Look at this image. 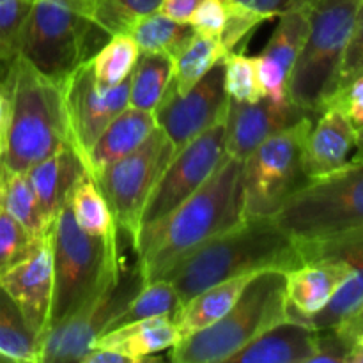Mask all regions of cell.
<instances>
[{
  "instance_id": "obj_52",
  "label": "cell",
  "mask_w": 363,
  "mask_h": 363,
  "mask_svg": "<svg viewBox=\"0 0 363 363\" xmlns=\"http://www.w3.org/2000/svg\"><path fill=\"white\" fill-rule=\"evenodd\" d=\"M0 362H6V360H4V358H0Z\"/></svg>"
},
{
  "instance_id": "obj_29",
  "label": "cell",
  "mask_w": 363,
  "mask_h": 363,
  "mask_svg": "<svg viewBox=\"0 0 363 363\" xmlns=\"http://www.w3.org/2000/svg\"><path fill=\"white\" fill-rule=\"evenodd\" d=\"M69 206L74 220L85 233L99 238L117 236V225L108 201L94 177L89 176L87 172L77 181L71 190Z\"/></svg>"
},
{
  "instance_id": "obj_11",
  "label": "cell",
  "mask_w": 363,
  "mask_h": 363,
  "mask_svg": "<svg viewBox=\"0 0 363 363\" xmlns=\"http://www.w3.org/2000/svg\"><path fill=\"white\" fill-rule=\"evenodd\" d=\"M142 287L144 277L138 264L131 268L123 266L119 279L98 291L66 321L46 332L41 342V363L82 362Z\"/></svg>"
},
{
  "instance_id": "obj_30",
  "label": "cell",
  "mask_w": 363,
  "mask_h": 363,
  "mask_svg": "<svg viewBox=\"0 0 363 363\" xmlns=\"http://www.w3.org/2000/svg\"><path fill=\"white\" fill-rule=\"evenodd\" d=\"M311 2L303 0L279 16L275 30L261 53L275 60L291 73L311 27Z\"/></svg>"
},
{
  "instance_id": "obj_7",
  "label": "cell",
  "mask_w": 363,
  "mask_h": 363,
  "mask_svg": "<svg viewBox=\"0 0 363 363\" xmlns=\"http://www.w3.org/2000/svg\"><path fill=\"white\" fill-rule=\"evenodd\" d=\"M360 4L362 0L311 2V27L287 84L289 101L303 112L318 116L332 99Z\"/></svg>"
},
{
  "instance_id": "obj_43",
  "label": "cell",
  "mask_w": 363,
  "mask_h": 363,
  "mask_svg": "<svg viewBox=\"0 0 363 363\" xmlns=\"http://www.w3.org/2000/svg\"><path fill=\"white\" fill-rule=\"evenodd\" d=\"M234 2L241 4L247 9L262 14L268 20H272V18H277L282 13H286L291 7L298 6L303 0H234Z\"/></svg>"
},
{
  "instance_id": "obj_20",
  "label": "cell",
  "mask_w": 363,
  "mask_h": 363,
  "mask_svg": "<svg viewBox=\"0 0 363 363\" xmlns=\"http://www.w3.org/2000/svg\"><path fill=\"white\" fill-rule=\"evenodd\" d=\"M315 353V330L284 319L229 358L230 363H311Z\"/></svg>"
},
{
  "instance_id": "obj_37",
  "label": "cell",
  "mask_w": 363,
  "mask_h": 363,
  "mask_svg": "<svg viewBox=\"0 0 363 363\" xmlns=\"http://www.w3.org/2000/svg\"><path fill=\"white\" fill-rule=\"evenodd\" d=\"M35 241L27 236L20 223L0 209V280L7 269L20 261Z\"/></svg>"
},
{
  "instance_id": "obj_27",
  "label": "cell",
  "mask_w": 363,
  "mask_h": 363,
  "mask_svg": "<svg viewBox=\"0 0 363 363\" xmlns=\"http://www.w3.org/2000/svg\"><path fill=\"white\" fill-rule=\"evenodd\" d=\"M128 34L135 39L140 52L160 53L174 60L179 55L181 50L190 43L195 32L190 23L176 21L167 14L155 11V13L138 18L131 25Z\"/></svg>"
},
{
  "instance_id": "obj_10",
  "label": "cell",
  "mask_w": 363,
  "mask_h": 363,
  "mask_svg": "<svg viewBox=\"0 0 363 363\" xmlns=\"http://www.w3.org/2000/svg\"><path fill=\"white\" fill-rule=\"evenodd\" d=\"M172 156V144L162 128L156 126L140 147L106 167L96 177V183L112 209L117 230L121 229L130 238L133 248L138 240L145 202Z\"/></svg>"
},
{
  "instance_id": "obj_33",
  "label": "cell",
  "mask_w": 363,
  "mask_h": 363,
  "mask_svg": "<svg viewBox=\"0 0 363 363\" xmlns=\"http://www.w3.org/2000/svg\"><path fill=\"white\" fill-rule=\"evenodd\" d=\"M140 57V48L130 34H116L89 59L96 80L103 85H119L128 80Z\"/></svg>"
},
{
  "instance_id": "obj_23",
  "label": "cell",
  "mask_w": 363,
  "mask_h": 363,
  "mask_svg": "<svg viewBox=\"0 0 363 363\" xmlns=\"http://www.w3.org/2000/svg\"><path fill=\"white\" fill-rule=\"evenodd\" d=\"M179 340L181 335L174 318L160 315L110 330L96 340L94 347L119 350L133 357L138 363H144L158 360L155 358L156 353L172 350Z\"/></svg>"
},
{
  "instance_id": "obj_17",
  "label": "cell",
  "mask_w": 363,
  "mask_h": 363,
  "mask_svg": "<svg viewBox=\"0 0 363 363\" xmlns=\"http://www.w3.org/2000/svg\"><path fill=\"white\" fill-rule=\"evenodd\" d=\"M307 116L312 113L303 112L291 101L277 103L262 98L255 103H241L229 98L225 113V155L245 162L262 142Z\"/></svg>"
},
{
  "instance_id": "obj_49",
  "label": "cell",
  "mask_w": 363,
  "mask_h": 363,
  "mask_svg": "<svg viewBox=\"0 0 363 363\" xmlns=\"http://www.w3.org/2000/svg\"><path fill=\"white\" fill-rule=\"evenodd\" d=\"M351 162H360L363 163V131L360 133V144H358V155L351 158Z\"/></svg>"
},
{
  "instance_id": "obj_31",
  "label": "cell",
  "mask_w": 363,
  "mask_h": 363,
  "mask_svg": "<svg viewBox=\"0 0 363 363\" xmlns=\"http://www.w3.org/2000/svg\"><path fill=\"white\" fill-rule=\"evenodd\" d=\"M230 53L220 39L195 34L179 55L174 59V87L177 92H186Z\"/></svg>"
},
{
  "instance_id": "obj_14",
  "label": "cell",
  "mask_w": 363,
  "mask_h": 363,
  "mask_svg": "<svg viewBox=\"0 0 363 363\" xmlns=\"http://www.w3.org/2000/svg\"><path fill=\"white\" fill-rule=\"evenodd\" d=\"M227 106L229 96L222 60L183 94L176 91L172 80L155 112L156 126L162 128L176 155L194 138L225 119Z\"/></svg>"
},
{
  "instance_id": "obj_38",
  "label": "cell",
  "mask_w": 363,
  "mask_h": 363,
  "mask_svg": "<svg viewBox=\"0 0 363 363\" xmlns=\"http://www.w3.org/2000/svg\"><path fill=\"white\" fill-rule=\"evenodd\" d=\"M233 9V0H202L190 16L188 23L195 34L206 38H222Z\"/></svg>"
},
{
  "instance_id": "obj_44",
  "label": "cell",
  "mask_w": 363,
  "mask_h": 363,
  "mask_svg": "<svg viewBox=\"0 0 363 363\" xmlns=\"http://www.w3.org/2000/svg\"><path fill=\"white\" fill-rule=\"evenodd\" d=\"M201 2L202 0H163L162 6H160V13L167 14L176 21L188 23V20Z\"/></svg>"
},
{
  "instance_id": "obj_8",
  "label": "cell",
  "mask_w": 363,
  "mask_h": 363,
  "mask_svg": "<svg viewBox=\"0 0 363 363\" xmlns=\"http://www.w3.org/2000/svg\"><path fill=\"white\" fill-rule=\"evenodd\" d=\"M99 30L66 0H32L21 32L20 55L55 84L91 59ZM101 35V34H99Z\"/></svg>"
},
{
  "instance_id": "obj_5",
  "label": "cell",
  "mask_w": 363,
  "mask_h": 363,
  "mask_svg": "<svg viewBox=\"0 0 363 363\" xmlns=\"http://www.w3.org/2000/svg\"><path fill=\"white\" fill-rule=\"evenodd\" d=\"M287 319L286 272L264 269L252 277L229 312L170 350L176 363L229 362L259 335Z\"/></svg>"
},
{
  "instance_id": "obj_32",
  "label": "cell",
  "mask_w": 363,
  "mask_h": 363,
  "mask_svg": "<svg viewBox=\"0 0 363 363\" xmlns=\"http://www.w3.org/2000/svg\"><path fill=\"white\" fill-rule=\"evenodd\" d=\"M179 308L181 300L172 282L167 279L152 280V282L144 284V287L135 294L133 300L128 303L123 314L112 323L110 330L130 325V323L144 321V319L149 318H160V315L174 318Z\"/></svg>"
},
{
  "instance_id": "obj_35",
  "label": "cell",
  "mask_w": 363,
  "mask_h": 363,
  "mask_svg": "<svg viewBox=\"0 0 363 363\" xmlns=\"http://www.w3.org/2000/svg\"><path fill=\"white\" fill-rule=\"evenodd\" d=\"M223 69H225V91L230 99L255 103L264 98L259 85L254 57L245 55L241 50H234L223 57Z\"/></svg>"
},
{
  "instance_id": "obj_6",
  "label": "cell",
  "mask_w": 363,
  "mask_h": 363,
  "mask_svg": "<svg viewBox=\"0 0 363 363\" xmlns=\"http://www.w3.org/2000/svg\"><path fill=\"white\" fill-rule=\"evenodd\" d=\"M294 243H315L363 229V163L298 188L272 216Z\"/></svg>"
},
{
  "instance_id": "obj_4",
  "label": "cell",
  "mask_w": 363,
  "mask_h": 363,
  "mask_svg": "<svg viewBox=\"0 0 363 363\" xmlns=\"http://www.w3.org/2000/svg\"><path fill=\"white\" fill-rule=\"evenodd\" d=\"M53 300L50 328L66 321L98 291L119 279L117 236L99 238L85 233L74 220L69 199L52 225Z\"/></svg>"
},
{
  "instance_id": "obj_50",
  "label": "cell",
  "mask_w": 363,
  "mask_h": 363,
  "mask_svg": "<svg viewBox=\"0 0 363 363\" xmlns=\"http://www.w3.org/2000/svg\"><path fill=\"white\" fill-rule=\"evenodd\" d=\"M360 318H363V314L360 315ZM360 318H358V319H360ZM358 319H354V321H358ZM354 321H353V323H354ZM347 325H351V323H347ZM342 326H346V325H342ZM335 328H337V326H335Z\"/></svg>"
},
{
  "instance_id": "obj_42",
  "label": "cell",
  "mask_w": 363,
  "mask_h": 363,
  "mask_svg": "<svg viewBox=\"0 0 363 363\" xmlns=\"http://www.w3.org/2000/svg\"><path fill=\"white\" fill-rule=\"evenodd\" d=\"M339 106L346 112V116L353 121L354 126L363 131V74L351 82L347 87L337 92L326 106ZM325 106V108H326Z\"/></svg>"
},
{
  "instance_id": "obj_22",
  "label": "cell",
  "mask_w": 363,
  "mask_h": 363,
  "mask_svg": "<svg viewBox=\"0 0 363 363\" xmlns=\"http://www.w3.org/2000/svg\"><path fill=\"white\" fill-rule=\"evenodd\" d=\"M156 130L155 113L128 106L101 131L89 155V176L96 177L121 158L140 147Z\"/></svg>"
},
{
  "instance_id": "obj_1",
  "label": "cell",
  "mask_w": 363,
  "mask_h": 363,
  "mask_svg": "<svg viewBox=\"0 0 363 363\" xmlns=\"http://www.w3.org/2000/svg\"><path fill=\"white\" fill-rule=\"evenodd\" d=\"M247 222L243 162L227 156L209 179L135 245L144 284L158 280L206 241Z\"/></svg>"
},
{
  "instance_id": "obj_12",
  "label": "cell",
  "mask_w": 363,
  "mask_h": 363,
  "mask_svg": "<svg viewBox=\"0 0 363 363\" xmlns=\"http://www.w3.org/2000/svg\"><path fill=\"white\" fill-rule=\"evenodd\" d=\"M225 158V119L177 151L152 188L140 216L142 234L155 229L209 179ZM138 241V240H137Z\"/></svg>"
},
{
  "instance_id": "obj_21",
  "label": "cell",
  "mask_w": 363,
  "mask_h": 363,
  "mask_svg": "<svg viewBox=\"0 0 363 363\" xmlns=\"http://www.w3.org/2000/svg\"><path fill=\"white\" fill-rule=\"evenodd\" d=\"M85 174L84 163L71 147H62L27 170L32 188L48 225L69 199L71 190Z\"/></svg>"
},
{
  "instance_id": "obj_46",
  "label": "cell",
  "mask_w": 363,
  "mask_h": 363,
  "mask_svg": "<svg viewBox=\"0 0 363 363\" xmlns=\"http://www.w3.org/2000/svg\"><path fill=\"white\" fill-rule=\"evenodd\" d=\"M6 126H7V96L0 85V156L4 151V138H6Z\"/></svg>"
},
{
  "instance_id": "obj_34",
  "label": "cell",
  "mask_w": 363,
  "mask_h": 363,
  "mask_svg": "<svg viewBox=\"0 0 363 363\" xmlns=\"http://www.w3.org/2000/svg\"><path fill=\"white\" fill-rule=\"evenodd\" d=\"M163 0H94L91 20L99 34L110 39L128 34L138 18L160 11Z\"/></svg>"
},
{
  "instance_id": "obj_48",
  "label": "cell",
  "mask_w": 363,
  "mask_h": 363,
  "mask_svg": "<svg viewBox=\"0 0 363 363\" xmlns=\"http://www.w3.org/2000/svg\"><path fill=\"white\" fill-rule=\"evenodd\" d=\"M347 363H363V351L354 350L347 358Z\"/></svg>"
},
{
  "instance_id": "obj_28",
  "label": "cell",
  "mask_w": 363,
  "mask_h": 363,
  "mask_svg": "<svg viewBox=\"0 0 363 363\" xmlns=\"http://www.w3.org/2000/svg\"><path fill=\"white\" fill-rule=\"evenodd\" d=\"M0 358L21 363L41 362V340L4 287H0Z\"/></svg>"
},
{
  "instance_id": "obj_47",
  "label": "cell",
  "mask_w": 363,
  "mask_h": 363,
  "mask_svg": "<svg viewBox=\"0 0 363 363\" xmlns=\"http://www.w3.org/2000/svg\"><path fill=\"white\" fill-rule=\"evenodd\" d=\"M69 6H73L74 9L80 11V13H84L85 16L91 18L92 14V7H94V0H66Z\"/></svg>"
},
{
  "instance_id": "obj_26",
  "label": "cell",
  "mask_w": 363,
  "mask_h": 363,
  "mask_svg": "<svg viewBox=\"0 0 363 363\" xmlns=\"http://www.w3.org/2000/svg\"><path fill=\"white\" fill-rule=\"evenodd\" d=\"M174 80V60L160 53L140 52L130 74V105L155 113Z\"/></svg>"
},
{
  "instance_id": "obj_9",
  "label": "cell",
  "mask_w": 363,
  "mask_h": 363,
  "mask_svg": "<svg viewBox=\"0 0 363 363\" xmlns=\"http://www.w3.org/2000/svg\"><path fill=\"white\" fill-rule=\"evenodd\" d=\"M314 119L303 117L262 142L243 162L247 218H272L280 206L308 181L305 144Z\"/></svg>"
},
{
  "instance_id": "obj_19",
  "label": "cell",
  "mask_w": 363,
  "mask_h": 363,
  "mask_svg": "<svg viewBox=\"0 0 363 363\" xmlns=\"http://www.w3.org/2000/svg\"><path fill=\"white\" fill-rule=\"evenodd\" d=\"M350 273V264L340 259L305 261L287 272V319L303 323L321 312Z\"/></svg>"
},
{
  "instance_id": "obj_40",
  "label": "cell",
  "mask_w": 363,
  "mask_h": 363,
  "mask_svg": "<svg viewBox=\"0 0 363 363\" xmlns=\"http://www.w3.org/2000/svg\"><path fill=\"white\" fill-rule=\"evenodd\" d=\"M254 59L262 96L277 103L289 101V96H287L289 73L280 64H277L275 60L266 57L264 53H259Z\"/></svg>"
},
{
  "instance_id": "obj_18",
  "label": "cell",
  "mask_w": 363,
  "mask_h": 363,
  "mask_svg": "<svg viewBox=\"0 0 363 363\" xmlns=\"http://www.w3.org/2000/svg\"><path fill=\"white\" fill-rule=\"evenodd\" d=\"M312 123L305 144V174L318 179L344 169L360 144V130L339 106H326Z\"/></svg>"
},
{
  "instance_id": "obj_36",
  "label": "cell",
  "mask_w": 363,
  "mask_h": 363,
  "mask_svg": "<svg viewBox=\"0 0 363 363\" xmlns=\"http://www.w3.org/2000/svg\"><path fill=\"white\" fill-rule=\"evenodd\" d=\"M32 0H0V80L20 55L21 32Z\"/></svg>"
},
{
  "instance_id": "obj_3",
  "label": "cell",
  "mask_w": 363,
  "mask_h": 363,
  "mask_svg": "<svg viewBox=\"0 0 363 363\" xmlns=\"http://www.w3.org/2000/svg\"><path fill=\"white\" fill-rule=\"evenodd\" d=\"M7 96L4 167L27 172L62 147H71L62 87L18 55L0 80ZM73 149V147H71Z\"/></svg>"
},
{
  "instance_id": "obj_13",
  "label": "cell",
  "mask_w": 363,
  "mask_h": 363,
  "mask_svg": "<svg viewBox=\"0 0 363 363\" xmlns=\"http://www.w3.org/2000/svg\"><path fill=\"white\" fill-rule=\"evenodd\" d=\"M64 106L69 126L71 147L89 174V155L101 131L113 117L130 105V78L119 85H103L96 80L89 60L62 82Z\"/></svg>"
},
{
  "instance_id": "obj_24",
  "label": "cell",
  "mask_w": 363,
  "mask_h": 363,
  "mask_svg": "<svg viewBox=\"0 0 363 363\" xmlns=\"http://www.w3.org/2000/svg\"><path fill=\"white\" fill-rule=\"evenodd\" d=\"M254 275L255 273H248V275L223 280V282L215 284L202 293L195 294L191 300L181 305L177 314L174 315L181 339L199 332V330H204L206 326L223 318L233 308V305L243 293L245 286L250 282Z\"/></svg>"
},
{
  "instance_id": "obj_2",
  "label": "cell",
  "mask_w": 363,
  "mask_h": 363,
  "mask_svg": "<svg viewBox=\"0 0 363 363\" xmlns=\"http://www.w3.org/2000/svg\"><path fill=\"white\" fill-rule=\"evenodd\" d=\"M301 262L298 245L272 218H247L184 255L162 279L172 282L183 305L223 280L264 269L287 273Z\"/></svg>"
},
{
  "instance_id": "obj_15",
  "label": "cell",
  "mask_w": 363,
  "mask_h": 363,
  "mask_svg": "<svg viewBox=\"0 0 363 363\" xmlns=\"http://www.w3.org/2000/svg\"><path fill=\"white\" fill-rule=\"evenodd\" d=\"M301 259H340L350 264L351 273L340 284L337 293L325 308L305 319V325L314 330L335 328L353 323L363 314V229L332 240L315 243H296Z\"/></svg>"
},
{
  "instance_id": "obj_45",
  "label": "cell",
  "mask_w": 363,
  "mask_h": 363,
  "mask_svg": "<svg viewBox=\"0 0 363 363\" xmlns=\"http://www.w3.org/2000/svg\"><path fill=\"white\" fill-rule=\"evenodd\" d=\"M84 363H138L133 357L112 347H94L82 358Z\"/></svg>"
},
{
  "instance_id": "obj_39",
  "label": "cell",
  "mask_w": 363,
  "mask_h": 363,
  "mask_svg": "<svg viewBox=\"0 0 363 363\" xmlns=\"http://www.w3.org/2000/svg\"><path fill=\"white\" fill-rule=\"evenodd\" d=\"M362 74H363V0L360 7H358L353 32H351L350 43H347L346 46V52H344L342 62H340L339 74H337L335 92H333V96H335L339 91H342L344 87H347L351 82H354L358 77H362Z\"/></svg>"
},
{
  "instance_id": "obj_25",
  "label": "cell",
  "mask_w": 363,
  "mask_h": 363,
  "mask_svg": "<svg viewBox=\"0 0 363 363\" xmlns=\"http://www.w3.org/2000/svg\"><path fill=\"white\" fill-rule=\"evenodd\" d=\"M0 209L13 216L32 241H39L52 230V225L43 216L27 172L9 170L4 163L0 174Z\"/></svg>"
},
{
  "instance_id": "obj_16",
  "label": "cell",
  "mask_w": 363,
  "mask_h": 363,
  "mask_svg": "<svg viewBox=\"0 0 363 363\" xmlns=\"http://www.w3.org/2000/svg\"><path fill=\"white\" fill-rule=\"evenodd\" d=\"M0 287L16 301L25 321L43 342L50 330L53 300L52 230L35 241L30 250L7 269Z\"/></svg>"
},
{
  "instance_id": "obj_41",
  "label": "cell",
  "mask_w": 363,
  "mask_h": 363,
  "mask_svg": "<svg viewBox=\"0 0 363 363\" xmlns=\"http://www.w3.org/2000/svg\"><path fill=\"white\" fill-rule=\"evenodd\" d=\"M353 351V344L333 328L315 330V353L311 358V363H347Z\"/></svg>"
},
{
  "instance_id": "obj_51",
  "label": "cell",
  "mask_w": 363,
  "mask_h": 363,
  "mask_svg": "<svg viewBox=\"0 0 363 363\" xmlns=\"http://www.w3.org/2000/svg\"><path fill=\"white\" fill-rule=\"evenodd\" d=\"M0 174H2V160H0Z\"/></svg>"
}]
</instances>
